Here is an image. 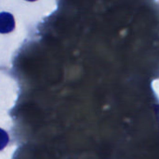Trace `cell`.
I'll return each instance as SVG.
<instances>
[{
    "instance_id": "cell-1",
    "label": "cell",
    "mask_w": 159,
    "mask_h": 159,
    "mask_svg": "<svg viewBox=\"0 0 159 159\" xmlns=\"http://www.w3.org/2000/svg\"><path fill=\"white\" fill-rule=\"evenodd\" d=\"M15 28V20L12 14L8 12H1L0 13V33L7 34L14 30Z\"/></svg>"
},
{
    "instance_id": "cell-2",
    "label": "cell",
    "mask_w": 159,
    "mask_h": 159,
    "mask_svg": "<svg viewBox=\"0 0 159 159\" xmlns=\"http://www.w3.org/2000/svg\"><path fill=\"white\" fill-rule=\"evenodd\" d=\"M26 1H35V0H26Z\"/></svg>"
}]
</instances>
